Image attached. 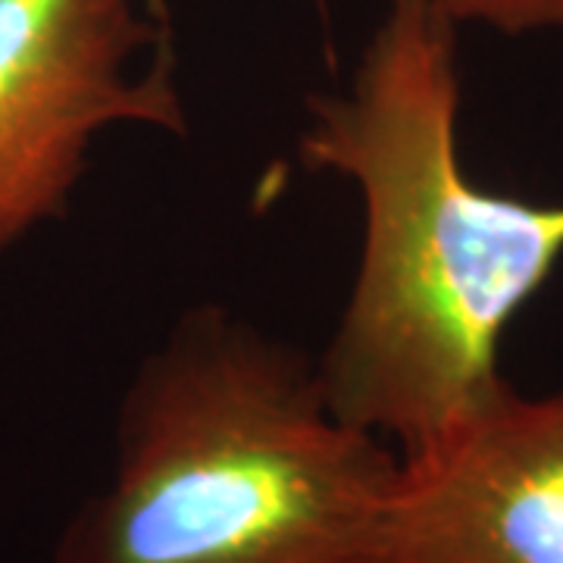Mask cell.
<instances>
[{
  "label": "cell",
  "instance_id": "cell-1",
  "mask_svg": "<svg viewBox=\"0 0 563 563\" xmlns=\"http://www.w3.org/2000/svg\"><path fill=\"white\" fill-rule=\"evenodd\" d=\"M461 107V25L432 0H385L347 85L307 101L298 139V161L347 181L363 217L320 383L398 454L507 383L504 332L563 261V201L470 179Z\"/></svg>",
  "mask_w": 563,
  "mask_h": 563
},
{
  "label": "cell",
  "instance_id": "cell-2",
  "mask_svg": "<svg viewBox=\"0 0 563 563\" xmlns=\"http://www.w3.org/2000/svg\"><path fill=\"white\" fill-rule=\"evenodd\" d=\"M398 451L325 398L317 357L195 303L135 366L113 470L54 563H376Z\"/></svg>",
  "mask_w": 563,
  "mask_h": 563
},
{
  "label": "cell",
  "instance_id": "cell-3",
  "mask_svg": "<svg viewBox=\"0 0 563 563\" xmlns=\"http://www.w3.org/2000/svg\"><path fill=\"white\" fill-rule=\"evenodd\" d=\"M154 0H0V261L66 217L88 157L117 125L188 132Z\"/></svg>",
  "mask_w": 563,
  "mask_h": 563
},
{
  "label": "cell",
  "instance_id": "cell-4",
  "mask_svg": "<svg viewBox=\"0 0 563 563\" xmlns=\"http://www.w3.org/2000/svg\"><path fill=\"white\" fill-rule=\"evenodd\" d=\"M376 563H563V391L504 383L398 454Z\"/></svg>",
  "mask_w": 563,
  "mask_h": 563
},
{
  "label": "cell",
  "instance_id": "cell-5",
  "mask_svg": "<svg viewBox=\"0 0 563 563\" xmlns=\"http://www.w3.org/2000/svg\"><path fill=\"white\" fill-rule=\"evenodd\" d=\"M457 25H479L507 38L563 32V0H432Z\"/></svg>",
  "mask_w": 563,
  "mask_h": 563
}]
</instances>
